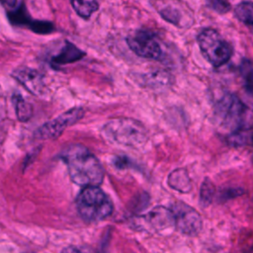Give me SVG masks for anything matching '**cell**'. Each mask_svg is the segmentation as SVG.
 <instances>
[{"label":"cell","instance_id":"obj_1","mask_svg":"<svg viewBox=\"0 0 253 253\" xmlns=\"http://www.w3.org/2000/svg\"><path fill=\"white\" fill-rule=\"evenodd\" d=\"M67 165L71 180L81 187L99 186L104 180V169L98 158L84 145L71 144L60 154Z\"/></svg>","mask_w":253,"mask_h":253},{"label":"cell","instance_id":"obj_2","mask_svg":"<svg viewBox=\"0 0 253 253\" xmlns=\"http://www.w3.org/2000/svg\"><path fill=\"white\" fill-rule=\"evenodd\" d=\"M247 116V108L234 94H224L217 100L214 107V119L217 126L234 137L243 130Z\"/></svg>","mask_w":253,"mask_h":253},{"label":"cell","instance_id":"obj_3","mask_svg":"<svg viewBox=\"0 0 253 253\" xmlns=\"http://www.w3.org/2000/svg\"><path fill=\"white\" fill-rule=\"evenodd\" d=\"M76 208L85 221H101L110 216L114 210L111 199L99 186L83 187L76 198Z\"/></svg>","mask_w":253,"mask_h":253},{"label":"cell","instance_id":"obj_4","mask_svg":"<svg viewBox=\"0 0 253 253\" xmlns=\"http://www.w3.org/2000/svg\"><path fill=\"white\" fill-rule=\"evenodd\" d=\"M103 135L112 143L137 147L146 141V130L144 126L132 119H115L104 125Z\"/></svg>","mask_w":253,"mask_h":253},{"label":"cell","instance_id":"obj_5","mask_svg":"<svg viewBox=\"0 0 253 253\" xmlns=\"http://www.w3.org/2000/svg\"><path fill=\"white\" fill-rule=\"evenodd\" d=\"M197 41L204 57L215 67L225 64L232 55L231 45L213 29L201 31Z\"/></svg>","mask_w":253,"mask_h":253},{"label":"cell","instance_id":"obj_6","mask_svg":"<svg viewBox=\"0 0 253 253\" xmlns=\"http://www.w3.org/2000/svg\"><path fill=\"white\" fill-rule=\"evenodd\" d=\"M84 113L85 112L82 108H72L55 119L42 125L35 131V137L38 139H54L58 137L67 126H70L80 121L83 118Z\"/></svg>","mask_w":253,"mask_h":253},{"label":"cell","instance_id":"obj_7","mask_svg":"<svg viewBox=\"0 0 253 253\" xmlns=\"http://www.w3.org/2000/svg\"><path fill=\"white\" fill-rule=\"evenodd\" d=\"M175 227L184 234L196 235L202 229V217L191 206L183 202H175L170 206Z\"/></svg>","mask_w":253,"mask_h":253},{"label":"cell","instance_id":"obj_8","mask_svg":"<svg viewBox=\"0 0 253 253\" xmlns=\"http://www.w3.org/2000/svg\"><path fill=\"white\" fill-rule=\"evenodd\" d=\"M126 42L129 48L140 57L159 59L162 55V48L159 42L156 37L148 31L139 30L128 35Z\"/></svg>","mask_w":253,"mask_h":253},{"label":"cell","instance_id":"obj_9","mask_svg":"<svg viewBox=\"0 0 253 253\" xmlns=\"http://www.w3.org/2000/svg\"><path fill=\"white\" fill-rule=\"evenodd\" d=\"M143 218L148 227L159 233L175 227L174 217L170 208L162 206L155 207Z\"/></svg>","mask_w":253,"mask_h":253},{"label":"cell","instance_id":"obj_10","mask_svg":"<svg viewBox=\"0 0 253 253\" xmlns=\"http://www.w3.org/2000/svg\"><path fill=\"white\" fill-rule=\"evenodd\" d=\"M12 75L19 81L29 92L39 95L42 93L43 89V78L40 71L27 67L22 66L15 69Z\"/></svg>","mask_w":253,"mask_h":253},{"label":"cell","instance_id":"obj_11","mask_svg":"<svg viewBox=\"0 0 253 253\" xmlns=\"http://www.w3.org/2000/svg\"><path fill=\"white\" fill-rule=\"evenodd\" d=\"M85 55V52L70 42H65L59 52L51 58V64L54 66L64 65L78 61Z\"/></svg>","mask_w":253,"mask_h":253},{"label":"cell","instance_id":"obj_12","mask_svg":"<svg viewBox=\"0 0 253 253\" xmlns=\"http://www.w3.org/2000/svg\"><path fill=\"white\" fill-rule=\"evenodd\" d=\"M168 185L180 193H189L192 189L190 176L184 168H177L169 174Z\"/></svg>","mask_w":253,"mask_h":253},{"label":"cell","instance_id":"obj_13","mask_svg":"<svg viewBox=\"0 0 253 253\" xmlns=\"http://www.w3.org/2000/svg\"><path fill=\"white\" fill-rule=\"evenodd\" d=\"M75 12L84 19H89L99 8L97 0H70Z\"/></svg>","mask_w":253,"mask_h":253},{"label":"cell","instance_id":"obj_14","mask_svg":"<svg viewBox=\"0 0 253 253\" xmlns=\"http://www.w3.org/2000/svg\"><path fill=\"white\" fill-rule=\"evenodd\" d=\"M12 102H13L15 113L18 120L21 122L28 121L32 116L31 105L20 94H14L12 98Z\"/></svg>","mask_w":253,"mask_h":253},{"label":"cell","instance_id":"obj_15","mask_svg":"<svg viewBox=\"0 0 253 253\" xmlns=\"http://www.w3.org/2000/svg\"><path fill=\"white\" fill-rule=\"evenodd\" d=\"M234 14L239 21L248 25H253V2H240L235 6Z\"/></svg>","mask_w":253,"mask_h":253},{"label":"cell","instance_id":"obj_16","mask_svg":"<svg viewBox=\"0 0 253 253\" xmlns=\"http://www.w3.org/2000/svg\"><path fill=\"white\" fill-rule=\"evenodd\" d=\"M9 20L13 25L16 26H26L30 27L32 22L34 21L28 14L26 8L24 5H21L19 8H17L15 11L10 12L8 14Z\"/></svg>","mask_w":253,"mask_h":253},{"label":"cell","instance_id":"obj_17","mask_svg":"<svg viewBox=\"0 0 253 253\" xmlns=\"http://www.w3.org/2000/svg\"><path fill=\"white\" fill-rule=\"evenodd\" d=\"M29 29L32 30L36 34L46 35V34H50L54 31V26L52 25V23L47 22V21L34 20Z\"/></svg>","mask_w":253,"mask_h":253},{"label":"cell","instance_id":"obj_18","mask_svg":"<svg viewBox=\"0 0 253 253\" xmlns=\"http://www.w3.org/2000/svg\"><path fill=\"white\" fill-rule=\"evenodd\" d=\"M161 16L168 22L174 24V25H180L181 21V15L179 11L172 7H167L161 11Z\"/></svg>","mask_w":253,"mask_h":253},{"label":"cell","instance_id":"obj_19","mask_svg":"<svg viewBox=\"0 0 253 253\" xmlns=\"http://www.w3.org/2000/svg\"><path fill=\"white\" fill-rule=\"evenodd\" d=\"M214 189L211 182H205L201 188V202L204 205H208L211 203L212 197H213Z\"/></svg>","mask_w":253,"mask_h":253},{"label":"cell","instance_id":"obj_20","mask_svg":"<svg viewBox=\"0 0 253 253\" xmlns=\"http://www.w3.org/2000/svg\"><path fill=\"white\" fill-rule=\"evenodd\" d=\"M208 5L218 13H226L230 10V3L228 0H208Z\"/></svg>","mask_w":253,"mask_h":253},{"label":"cell","instance_id":"obj_21","mask_svg":"<svg viewBox=\"0 0 253 253\" xmlns=\"http://www.w3.org/2000/svg\"><path fill=\"white\" fill-rule=\"evenodd\" d=\"M0 2H2L4 5H7L9 7H15L17 0H0Z\"/></svg>","mask_w":253,"mask_h":253}]
</instances>
